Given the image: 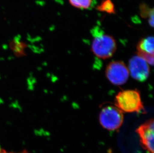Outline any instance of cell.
Wrapping results in <instances>:
<instances>
[{
    "mask_svg": "<svg viewBox=\"0 0 154 153\" xmlns=\"http://www.w3.org/2000/svg\"><path fill=\"white\" fill-rule=\"evenodd\" d=\"M91 50L98 58L106 59L112 57L117 48L116 41L112 36L105 34L98 29L93 32Z\"/></svg>",
    "mask_w": 154,
    "mask_h": 153,
    "instance_id": "obj_1",
    "label": "cell"
},
{
    "mask_svg": "<svg viewBox=\"0 0 154 153\" xmlns=\"http://www.w3.org/2000/svg\"><path fill=\"white\" fill-rule=\"evenodd\" d=\"M115 106L123 112H139L144 110L140 93L137 90L118 92L115 98Z\"/></svg>",
    "mask_w": 154,
    "mask_h": 153,
    "instance_id": "obj_2",
    "label": "cell"
},
{
    "mask_svg": "<svg viewBox=\"0 0 154 153\" xmlns=\"http://www.w3.org/2000/svg\"><path fill=\"white\" fill-rule=\"evenodd\" d=\"M99 122L104 128L115 130L121 126L124 120L123 112L116 106H107L99 114Z\"/></svg>",
    "mask_w": 154,
    "mask_h": 153,
    "instance_id": "obj_3",
    "label": "cell"
},
{
    "mask_svg": "<svg viewBox=\"0 0 154 153\" xmlns=\"http://www.w3.org/2000/svg\"><path fill=\"white\" fill-rule=\"evenodd\" d=\"M108 80L114 85L125 84L129 76V71L122 61H113L108 64L106 70Z\"/></svg>",
    "mask_w": 154,
    "mask_h": 153,
    "instance_id": "obj_4",
    "label": "cell"
},
{
    "mask_svg": "<svg viewBox=\"0 0 154 153\" xmlns=\"http://www.w3.org/2000/svg\"><path fill=\"white\" fill-rule=\"evenodd\" d=\"M128 69L131 76L137 81L144 82L149 76L150 67L148 63L139 55L134 56L130 59Z\"/></svg>",
    "mask_w": 154,
    "mask_h": 153,
    "instance_id": "obj_5",
    "label": "cell"
},
{
    "mask_svg": "<svg viewBox=\"0 0 154 153\" xmlns=\"http://www.w3.org/2000/svg\"><path fill=\"white\" fill-rule=\"evenodd\" d=\"M141 144L148 153H154V123L151 119L140 126L136 130Z\"/></svg>",
    "mask_w": 154,
    "mask_h": 153,
    "instance_id": "obj_6",
    "label": "cell"
},
{
    "mask_svg": "<svg viewBox=\"0 0 154 153\" xmlns=\"http://www.w3.org/2000/svg\"><path fill=\"white\" fill-rule=\"evenodd\" d=\"M138 55L143 58L149 65L154 64V38L148 36L140 41L137 45Z\"/></svg>",
    "mask_w": 154,
    "mask_h": 153,
    "instance_id": "obj_7",
    "label": "cell"
},
{
    "mask_svg": "<svg viewBox=\"0 0 154 153\" xmlns=\"http://www.w3.org/2000/svg\"><path fill=\"white\" fill-rule=\"evenodd\" d=\"M140 14L144 19H148L149 24L153 28L154 21V11L153 8L149 7L145 3H142L139 6Z\"/></svg>",
    "mask_w": 154,
    "mask_h": 153,
    "instance_id": "obj_8",
    "label": "cell"
},
{
    "mask_svg": "<svg viewBox=\"0 0 154 153\" xmlns=\"http://www.w3.org/2000/svg\"><path fill=\"white\" fill-rule=\"evenodd\" d=\"M96 10L110 15L116 14L115 5L111 0H102L96 8Z\"/></svg>",
    "mask_w": 154,
    "mask_h": 153,
    "instance_id": "obj_9",
    "label": "cell"
},
{
    "mask_svg": "<svg viewBox=\"0 0 154 153\" xmlns=\"http://www.w3.org/2000/svg\"><path fill=\"white\" fill-rule=\"evenodd\" d=\"M93 0H69V3L73 7L86 10L90 8Z\"/></svg>",
    "mask_w": 154,
    "mask_h": 153,
    "instance_id": "obj_10",
    "label": "cell"
},
{
    "mask_svg": "<svg viewBox=\"0 0 154 153\" xmlns=\"http://www.w3.org/2000/svg\"><path fill=\"white\" fill-rule=\"evenodd\" d=\"M0 153H9L6 151L3 150V149H1L0 148Z\"/></svg>",
    "mask_w": 154,
    "mask_h": 153,
    "instance_id": "obj_11",
    "label": "cell"
},
{
    "mask_svg": "<svg viewBox=\"0 0 154 153\" xmlns=\"http://www.w3.org/2000/svg\"><path fill=\"white\" fill-rule=\"evenodd\" d=\"M107 153H112V151H111V149H109V150H108V151Z\"/></svg>",
    "mask_w": 154,
    "mask_h": 153,
    "instance_id": "obj_12",
    "label": "cell"
}]
</instances>
